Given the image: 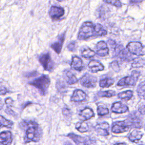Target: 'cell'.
Here are the masks:
<instances>
[{
    "mask_svg": "<svg viewBox=\"0 0 145 145\" xmlns=\"http://www.w3.org/2000/svg\"><path fill=\"white\" fill-rule=\"evenodd\" d=\"M114 49L115 55L118 57L120 59L123 61H130V56L129 55L128 53L123 47V46L120 45L114 44Z\"/></svg>",
    "mask_w": 145,
    "mask_h": 145,
    "instance_id": "obj_10",
    "label": "cell"
},
{
    "mask_svg": "<svg viewBox=\"0 0 145 145\" xmlns=\"http://www.w3.org/2000/svg\"><path fill=\"white\" fill-rule=\"evenodd\" d=\"M0 139L2 144L4 145H9L12 140L11 133L10 131H2L0 133Z\"/></svg>",
    "mask_w": 145,
    "mask_h": 145,
    "instance_id": "obj_18",
    "label": "cell"
},
{
    "mask_svg": "<svg viewBox=\"0 0 145 145\" xmlns=\"http://www.w3.org/2000/svg\"><path fill=\"white\" fill-rule=\"evenodd\" d=\"M37 74H38V73L36 71H33V72H29V73H27L25 76L26 77H28V78H29V77H32V76H35L36 75H37Z\"/></svg>",
    "mask_w": 145,
    "mask_h": 145,
    "instance_id": "obj_41",
    "label": "cell"
},
{
    "mask_svg": "<svg viewBox=\"0 0 145 145\" xmlns=\"http://www.w3.org/2000/svg\"><path fill=\"white\" fill-rule=\"evenodd\" d=\"M67 145H72V144H67Z\"/></svg>",
    "mask_w": 145,
    "mask_h": 145,
    "instance_id": "obj_46",
    "label": "cell"
},
{
    "mask_svg": "<svg viewBox=\"0 0 145 145\" xmlns=\"http://www.w3.org/2000/svg\"><path fill=\"white\" fill-rule=\"evenodd\" d=\"M63 77L68 84H74L78 82L76 76L69 70L64 71Z\"/></svg>",
    "mask_w": 145,
    "mask_h": 145,
    "instance_id": "obj_19",
    "label": "cell"
},
{
    "mask_svg": "<svg viewBox=\"0 0 145 145\" xmlns=\"http://www.w3.org/2000/svg\"><path fill=\"white\" fill-rule=\"evenodd\" d=\"M97 113L99 116H103L109 113V110L107 108L103 106H98L97 108Z\"/></svg>",
    "mask_w": 145,
    "mask_h": 145,
    "instance_id": "obj_32",
    "label": "cell"
},
{
    "mask_svg": "<svg viewBox=\"0 0 145 145\" xmlns=\"http://www.w3.org/2000/svg\"><path fill=\"white\" fill-rule=\"evenodd\" d=\"M140 76L139 71L134 70L131 72L130 75L125 76L121 79L117 83L118 86L121 87H132L134 86Z\"/></svg>",
    "mask_w": 145,
    "mask_h": 145,
    "instance_id": "obj_4",
    "label": "cell"
},
{
    "mask_svg": "<svg viewBox=\"0 0 145 145\" xmlns=\"http://www.w3.org/2000/svg\"><path fill=\"white\" fill-rule=\"evenodd\" d=\"M57 1H63V0H57Z\"/></svg>",
    "mask_w": 145,
    "mask_h": 145,
    "instance_id": "obj_45",
    "label": "cell"
},
{
    "mask_svg": "<svg viewBox=\"0 0 145 145\" xmlns=\"http://www.w3.org/2000/svg\"><path fill=\"white\" fill-rule=\"evenodd\" d=\"M39 61L44 67L45 70L51 71L54 67V63L52 61L50 54L48 53L43 54L39 58Z\"/></svg>",
    "mask_w": 145,
    "mask_h": 145,
    "instance_id": "obj_8",
    "label": "cell"
},
{
    "mask_svg": "<svg viewBox=\"0 0 145 145\" xmlns=\"http://www.w3.org/2000/svg\"><path fill=\"white\" fill-rule=\"evenodd\" d=\"M75 128L80 133H86L88 131L89 127L87 123L84 121H80L76 123Z\"/></svg>",
    "mask_w": 145,
    "mask_h": 145,
    "instance_id": "obj_26",
    "label": "cell"
},
{
    "mask_svg": "<svg viewBox=\"0 0 145 145\" xmlns=\"http://www.w3.org/2000/svg\"><path fill=\"white\" fill-rule=\"evenodd\" d=\"M143 135V133L138 130H133L129 135V139L133 142L138 143L142 138Z\"/></svg>",
    "mask_w": 145,
    "mask_h": 145,
    "instance_id": "obj_22",
    "label": "cell"
},
{
    "mask_svg": "<svg viewBox=\"0 0 145 145\" xmlns=\"http://www.w3.org/2000/svg\"><path fill=\"white\" fill-rule=\"evenodd\" d=\"M142 1L143 0H130V1L132 3H139Z\"/></svg>",
    "mask_w": 145,
    "mask_h": 145,
    "instance_id": "obj_42",
    "label": "cell"
},
{
    "mask_svg": "<svg viewBox=\"0 0 145 145\" xmlns=\"http://www.w3.org/2000/svg\"><path fill=\"white\" fill-rule=\"evenodd\" d=\"M95 31L96 36H105L107 34V32L105 29H104L103 27L100 24H95Z\"/></svg>",
    "mask_w": 145,
    "mask_h": 145,
    "instance_id": "obj_29",
    "label": "cell"
},
{
    "mask_svg": "<svg viewBox=\"0 0 145 145\" xmlns=\"http://www.w3.org/2000/svg\"><path fill=\"white\" fill-rule=\"evenodd\" d=\"M62 113H63V115L65 117H66V118L70 117L71 116V110L67 107L63 108V109H62Z\"/></svg>",
    "mask_w": 145,
    "mask_h": 145,
    "instance_id": "obj_36",
    "label": "cell"
},
{
    "mask_svg": "<svg viewBox=\"0 0 145 145\" xmlns=\"http://www.w3.org/2000/svg\"><path fill=\"white\" fill-rule=\"evenodd\" d=\"M13 125V122L7 120L2 116H0V127H11Z\"/></svg>",
    "mask_w": 145,
    "mask_h": 145,
    "instance_id": "obj_31",
    "label": "cell"
},
{
    "mask_svg": "<svg viewBox=\"0 0 145 145\" xmlns=\"http://www.w3.org/2000/svg\"><path fill=\"white\" fill-rule=\"evenodd\" d=\"M129 126L126 121H118L113 123L112 126V131L114 133L118 134L127 131L130 129Z\"/></svg>",
    "mask_w": 145,
    "mask_h": 145,
    "instance_id": "obj_9",
    "label": "cell"
},
{
    "mask_svg": "<svg viewBox=\"0 0 145 145\" xmlns=\"http://www.w3.org/2000/svg\"><path fill=\"white\" fill-rule=\"evenodd\" d=\"M114 80L111 78H105L102 79L99 82V86L102 88H108L113 84Z\"/></svg>",
    "mask_w": 145,
    "mask_h": 145,
    "instance_id": "obj_24",
    "label": "cell"
},
{
    "mask_svg": "<svg viewBox=\"0 0 145 145\" xmlns=\"http://www.w3.org/2000/svg\"><path fill=\"white\" fill-rule=\"evenodd\" d=\"M79 116L83 120H88L93 117L95 116V113L91 108L89 107H86L80 111Z\"/></svg>",
    "mask_w": 145,
    "mask_h": 145,
    "instance_id": "obj_23",
    "label": "cell"
},
{
    "mask_svg": "<svg viewBox=\"0 0 145 145\" xmlns=\"http://www.w3.org/2000/svg\"><path fill=\"white\" fill-rule=\"evenodd\" d=\"M3 106V103H2V100L0 99V110L2 108Z\"/></svg>",
    "mask_w": 145,
    "mask_h": 145,
    "instance_id": "obj_44",
    "label": "cell"
},
{
    "mask_svg": "<svg viewBox=\"0 0 145 145\" xmlns=\"http://www.w3.org/2000/svg\"><path fill=\"white\" fill-rule=\"evenodd\" d=\"M9 91L5 87H0V95H5L7 92H8Z\"/></svg>",
    "mask_w": 145,
    "mask_h": 145,
    "instance_id": "obj_38",
    "label": "cell"
},
{
    "mask_svg": "<svg viewBox=\"0 0 145 145\" xmlns=\"http://www.w3.org/2000/svg\"><path fill=\"white\" fill-rule=\"evenodd\" d=\"M128 110V107L121 102H115L111 107V111L116 113H123L127 112Z\"/></svg>",
    "mask_w": 145,
    "mask_h": 145,
    "instance_id": "obj_16",
    "label": "cell"
},
{
    "mask_svg": "<svg viewBox=\"0 0 145 145\" xmlns=\"http://www.w3.org/2000/svg\"><path fill=\"white\" fill-rule=\"evenodd\" d=\"M67 49L71 52H74L76 49V44L75 42L72 41L70 43H69L67 45Z\"/></svg>",
    "mask_w": 145,
    "mask_h": 145,
    "instance_id": "obj_37",
    "label": "cell"
},
{
    "mask_svg": "<svg viewBox=\"0 0 145 145\" xmlns=\"http://www.w3.org/2000/svg\"><path fill=\"white\" fill-rule=\"evenodd\" d=\"M71 67L76 71H82L83 69V65L81 58L77 56H74L72 58Z\"/></svg>",
    "mask_w": 145,
    "mask_h": 145,
    "instance_id": "obj_21",
    "label": "cell"
},
{
    "mask_svg": "<svg viewBox=\"0 0 145 145\" xmlns=\"http://www.w3.org/2000/svg\"><path fill=\"white\" fill-rule=\"evenodd\" d=\"M95 49L96 53L100 57H104L109 53V48H108L106 43L104 41L98 42Z\"/></svg>",
    "mask_w": 145,
    "mask_h": 145,
    "instance_id": "obj_11",
    "label": "cell"
},
{
    "mask_svg": "<svg viewBox=\"0 0 145 145\" xmlns=\"http://www.w3.org/2000/svg\"><path fill=\"white\" fill-rule=\"evenodd\" d=\"M93 36H96L95 24L91 22H84L79 29L78 39L83 40Z\"/></svg>",
    "mask_w": 145,
    "mask_h": 145,
    "instance_id": "obj_2",
    "label": "cell"
},
{
    "mask_svg": "<svg viewBox=\"0 0 145 145\" xmlns=\"http://www.w3.org/2000/svg\"><path fill=\"white\" fill-rule=\"evenodd\" d=\"M67 137L71 139L77 145H89V139L85 137L73 133L69 134Z\"/></svg>",
    "mask_w": 145,
    "mask_h": 145,
    "instance_id": "obj_13",
    "label": "cell"
},
{
    "mask_svg": "<svg viewBox=\"0 0 145 145\" xmlns=\"http://www.w3.org/2000/svg\"><path fill=\"white\" fill-rule=\"evenodd\" d=\"M64 14L63 8L57 6H52L49 11V15L53 19H58Z\"/></svg>",
    "mask_w": 145,
    "mask_h": 145,
    "instance_id": "obj_14",
    "label": "cell"
},
{
    "mask_svg": "<svg viewBox=\"0 0 145 145\" xmlns=\"http://www.w3.org/2000/svg\"><path fill=\"white\" fill-rule=\"evenodd\" d=\"M143 62H144V61H142L140 59H137L134 61L133 63L132 64V67H138L142 66L143 65Z\"/></svg>",
    "mask_w": 145,
    "mask_h": 145,
    "instance_id": "obj_35",
    "label": "cell"
},
{
    "mask_svg": "<svg viewBox=\"0 0 145 145\" xmlns=\"http://www.w3.org/2000/svg\"><path fill=\"white\" fill-rule=\"evenodd\" d=\"M97 78L89 74H85L80 79V84L88 88H92L96 86Z\"/></svg>",
    "mask_w": 145,
    "mask_h": 145,
    "instance_id": "obj_6",
    "label": "cell"
},
{
    "mask_svg": "<svg viewBox=\"0 0 145 145\" xmlns=\"http://www.w3.org/2000/svg\"><path fill=\"white\" fill-rule=\"evenodd\" d=\"M87 97L86 93L81 89H75L71 98L70 100L74 102H80L86 100Z\"/></svg>",
    "mask_w": 145,
    "mask_h": 145,
    "instance_id": "obj_15",
    "label": "cell"
},
{
    "mask_svg": "<svg viewBox=\"0 0 145 145\" xmlns=\"http://www.w3.org/2000/svg\"><path fill=\"white\" fill-rule=\"evenodd\" d=\"M116 95V92L113 90L108 91H101L98 92V96L101 97H111L114 96Z\"/></svg>",
    "mask_w": 145,
    "mask_h": 145,
    "instance_id": "obj_30",
    "label": "cell"
},
{
    "mask_svg": "<svg viewBox=\"0 0 145 145\" xmlns=\"http://www.w3.org/2000/svg\"><path fill=\"white\" fill-rule=\"evenodd\" d=\"M137 91L138 96L140 99L145 100V80L139 84Z\"/></svg>",
    "mask_w": 145,
    "mask_h": 145,
    "instance_id": "obj_27",
    "label": "cell"
},
{
    "mask_svg": "<svg viewBox=\"0 0 145 145\" xmlns=\"http://www.w3.org/2000/svg\"><path fill=\"white\" fill-rule=\"evenodd\" d=\"M110 67L114 71L118 72L120 70V66L117 61H113L110 64Z\"/></svg>",
    "mask_w": 145,
    "mask_h": 145,
    "instance_id": "obj_34",
    "label": "cell"
},
{
    "mask_svg": "<svg viewBox=\"0 0 145 145\" xmlns=\"http://www.w3.org/2000/svg\"><path fill=\"white\" fill-rule=\"evenodd\" d=\"M133 96V92L131 90H127L125 91L121 92L117 95L118 98L123 100H129L131 99Z\"/></svg>",
    "mask_w": 145,
    "mask_h": 145,
    "instance_id": "obj_25",
    "label": "cell"
},
{
    "mask_svg": "<svg viewBox=\"0 0 145 145\" xmlns=\"http://www.w3.org/2000/svg\"><path fill=\"white\" fill-rule=\"evenodd\" d=\"M96 53L90 48H84L82 51V56L86 58H91L95 56Z\"/></svg>",
    "mask_w": 145,
    "mask_h": 145,
    "instance_id": "obj_28",
    "label": "cell"
},
{
    "mask_svg": "<svg viewBox=\"0 0 145 145\" xmlns=\"http://www.w3.org/2000/svg\"><path fill=\"white\" fill-rule=\"evenodd\" d=\"M139 145H144V144H139Z\"/></svg>",
    "mask_w": 145,
    "mask_h": 145,
    "instance_id": "obj_47",
    "label": "cell"
},
{
    "mask_svg": "<svg viewBox=\"0 0 145 145\" xmlns=\"http://www.w3.org/2000/svg\"><path fill=\"white\" fill-rule=\"evenodd\" d=\"M138 112L140 113V114H142L143 116H145V105H142L139 108Z\"/></svg>",
    "mask_w": 145,
    "mask_h": 145,
    "instance_id": "obj_39",
    "label": "cell"
},
{
    "mask_svg": "<svg viewBox=\"0 0 145 145\" xmlns=\"http://www.w3.org/2000/svg\"><path fill=\"white\" fill-rule=\"evenodd\" d=\"M88 68L92 72H97L104 69L103 65L99 61L92 60L88 63Z\"/></svg>",
    "mask_w": 145,
    "mask_h": 145,
    "instance_id": "obj_17",
    "label": "cell"
},
{
    "mask_svg": "<svg viewBox=\"0 0 145 145\" xmlns=\"http://www.w3.org/2000/svg\"><path fill=\"white\" fill-rule=\"evenodd\" d=\"M20 127L25 131L24 140L25 143L37 142L41 138V128L35 121L23 120L20 123Z\"/></svg>",
    "mask_w": 145,
    "mask_h": 145,
    "instance_id": "obj_1",
    "label": "cell"
},
{
    "mask_svg": "<svg viewBox=\"0 0 145 145\" xmlns=\"http://www.w3.org/2000/svg\"><path fill=\"white\" fill-rule=\"evenodd\" d=\"M140 115V113L139 112H133L128 116L125 121L130 128L140 129L142 127L143 121Z\"/></svg>",
    "mask_w": 145,
    "mask_h": 145,
    "instance_id": "obj_5",
    "label": "cell"
},
{
    "mask_svg": "<svg viewBox=\"0 0 145 145\" xmlns=\"http://www.w3.org/2000/svg\"><path fill=\"white\" fill-rule=\"evenodd\" d=\"M114 145H127V144L125 143H116Z\"/></svg>",
    "mask_w": 145,
    "mask_h": 145,
    "instance_id": "obj_43",
    "label": "cell"
},
{
    "mask_svg": "<svg viewBox=\"0 0 145 145\" xmlns=\"http://www.w3.org/2000/svg\"><path fill=\"white\" fill-rule=\"evenodd\" d=\"M104 1L105 2L112 5L116 7H119L121 6V3L120 2V0H104Z\"/></svg>",
    "mask_w": 145,
    "mask_h": 145,
    "instance_id": "obj_33",
    "label": "cell"
},
{
    "mask_svg": "<svg viewBox=\"0 0 145 145\" xmlns=\"http://www.w3.org/2000/svg\"><path fill=\"white\" fill-rule=\"evenodd\" d=\"M128 52L133 54L137 56L143 55V46L142 44L138 41L130 42L126 46Z\"/></svg>",
    "mask_w": 145,
    "mask_h": 145,
    "instance_id": "obj_7",
    "label": "cell"
},
{
    "mask_svg": "<svg viewBox=\"0 0 145 145\" xmlns=\"http://www.w3.org/2000/svg\"><path fill=\"white\" fill-rule=\"evenodd\" d=\"M64 40H65V33L60 35L58 39V40L51 45V48L57 54H59L61 51Z\"/></svg>",
    "mask_w": 145,
    "mask_h": 145,
    "instance_id": "obj_20",
    "label": "cell"
},
{
    "mask_svg": "<svg viewBox=\"0 0 145 145\" xmlns=\"http://www.w3.org/2000/svg\"><path fill=\"white\" fill-rule=\"evenodd\" d=\"M5 103L7 104V107H9V106H10L13 104L14 101H13V100L11 98H7V99H6Z\"/></svg>",
    "mask_w": 145,
    "mask_h": 145,
    "instance_id": "obj_40",
    "label": "cell"
},
{
    "mask_svg": "<svg viewBox=\"0 0 145 145\" xmlns=\"http://www.w3.org/2000/svg\"><path fill=\"white\" fill-rule=\"evenodd\" d=\"M50 82V80L49 76L46 75H42L36 79L29 82V84L37 88L41 95H44L48 91Z\"/></svg>",
    "mask_w": 145,
    "mask_h": 145,
    "instance_id": "obj_3",
    "label": "cell"
},
{
    "mask_svg": "<svg viewBox=\"0 0 145 145\" xmlns=\"http://www.w3.org/2000/svg\"><path fill=\"white\" fill-rule=\"evenodd\" d=\"M109 125L108 123L106 122L97 123L95 127V131L97 134L103 136H106L109 135Z\"/></svg>",
    "mask_w": 145,
    "mask_h": 145,
    "instance_id": "obj_12",
    "label": "cell"
}]
</instances>
